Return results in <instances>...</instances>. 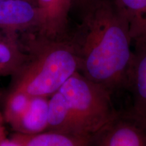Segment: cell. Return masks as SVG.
<instances>
[{"instance_id":"obj_8","label":"cell","mask_w":146,"mask_h":146,"mask_svg":"<svg viewBox=\"0 0 146 146\" xmlns=\"http://www.w3.org/2000/svg\"><path fill=\"white\" fill-rule=\"evenodd\" d=\"M49 97L31 96L28 108L11 126L14 132L35 135L47 131L49 123Z\"/></svg>"},{"instance_id":"obj_3","label":"cell","mask_w":146,"mask_h":146,"mask_svg":"<svg viewBox=\"0 0 146 146\" xmlns=\"http://www.w3.org/2000/svg\"><path fill=\"white\" fill-rule=\"evenodd\" d=\"M41 36L14 77L11 89L31 96H52L79 71L80 59L72 39Z\"/></svg>"},{"instance_id":"obj_4","label":"cell","mask_w":146,"mask_h":146,"mask_svg":"<svg viewBox=\"0 0 146 146\" xmlns=\"http://www.w3.org/2000/svg\"><path fill=\"white\" fill-rule=\"evenodd\" d=\"M87 146H146V127L129 110L118 112L91 135Z\"/></svg>"},{"instance_id":"obj_16","label":"cell","mask_w":146,"mask_h":146,"mask_svg":"<svg viewBox=\"0 0 146 146\" xmlns=\"http://www.w3.org/2000/svg\"><path fill=\"white\" fill-rule=\"evenodd\" d=\"M6 94L7 92H5V91L4 92L3 89H0V104H3V101H4L5 97L6 96Z\"/></svg>"},{"instance_id":"obj_1","label":"cell","mask_w":146,"mask_h":146,"mask_svg":"<svg viewBox=\"0 0 146 146\" xmlns=\"http://www.w3.org/2000/svg\"><path fill=\"white\" fill-rule=\"evenodd\" d=\"M82 20L79 33L72 39L79 56L78 72L111 95L127 89L133 41L114 1L100 0Z\"/></svg>"},{"instance_id":"obj_17","label":"cell","mask_w":146,"mask_h":146,"mask_svg":"<svg viewBox=\"0 0 146 146\" xmlns=\"http://www.w3.org/2000/svg\"><path fill=\"white\" fill-rule=\"evenodd\" d=\"M29 1H33V2H34V3H35V4H36V0H29Z\"/></svg>"},{"instance_id":"obj_13","label":"cell","mask_w":146,"mask_h":146,"mask_svg":"<svg viewBox=\"0 0 146 146\" xmlns=\"http://www.w3.org/2000/svg\"><path fill=\"white\" fill-rule=\"evenodd\" d=\"M100 0H72V10L76 9L82 14V18L95 8Z\"/></svg>"},{"instance_id":"obj_10","label":"cell","mask_w":146,"mask_h":146,"mask_svg":"<svg viewBox=\"0 0 146 146\" xmlns=\"http://www.w3.org/2000/svg\"><path fill=\"white\" fill-rule=\"evenodd\" d=\"M12 137L22 146H87L90 136L47 131L35 135L14 133Z\"/></svg>"},{"instance_id":"obj_7","label":"cell","mask_w":146,"mask_h":146,"mask_svg":"<svg viewBox=\"0 0 146 146\" xmlns=\"http://www.w3.org/2000/svg\"><path fill=\"white\" fill-rule=\"evenodd\" d=\"M127 89L133 98L129 112L146 127V44L134 45Z\"/></svg>"},{"instance_id":"obj_9","label":"cell","mask_w":146,"mask_h":146,"mask_svg":"<svg viewBox=\"0 0 146 146\" xmlns=\"http://www.w3.org/2000/svg\"><path fill=\"white\" fill-rule=\"evenodd\" d=\"M127 22L133 44H146V0H113Z\"/></svg>"},{"instance_id":"obj_12","label":"cell","mask_w":146,"mask_h":146,"mask_svg":"<svg viewBox=\"0 0 146 146\" xmlns=\"http://www.w3.org/2000/svg\"><path fill=\"white\" fill-rule=\"evenodd\" d=\"M31 96L25 91L10 89L3 101V117L5 123L12 126L28 108Z\"/></svg>"},{"instance_id":"obj_11","label":"cell","mask_w":146,"mask_h":146,"mask_svg":"<svg viewBox=\"0 0 146 146\" xmlns=\"http://www.w3.org/2000/svg\"><path fill=\"white\" fill-rule=\"evenodd\" d=\"M26 57L18 47L16 37H0V76L13 77L23 66Z\"/></svg>"},{"instance_id":"obj_6","label":"cell","mask_w":146,"mask_h":146,"mask_svg":"<svg viewBox=\"0 0 146 146\" xmlns=\"http://www.w3.org/2000/svg\"><path fill=\"white\" fill-rule=\"evenodd\" d=\"M37 8L29 0H0V31L16 37L19 32L36 27Z\"/></svg>"},{"instance_id":"obj_5","label":"cell","mask_w":146,"mask_h":146,"mask_svg":"<svg viewBox=\"0 0 146 146\" xmlns=\"http://www.w3.org/2000/svg\"><path fill=\"white\" fill-rule=\"evenodd\" d=\"M36 30L40 36L52 39L66 38L72 0H36Z\"/></svg>"},{"instance_id":"obj_14","label":"cell","mask_w":146,"mask_h":146,"mask_svg":"<svg viewBox=\"0 0 146 146\" xmlns=\"http://www.w3.org/2000/svg\"><path fill=\"white\" fill-rule=\"evenodd\" d=\"M0 146H22L16 140L11 137H8L5 130L0 133Z\"/></svg>"},{"instance_id":"obj_15","label":"cell","mask_w":146,"mask_h":146,"mask_svg":"<svg viewBox=\"0 0 146 146\" xmlns=\"http://www.w3.org/2000/svg\"><path fill=\"white\" fill-rule=\"evenodd\" d=\"M4 120H3V117L2 113L0 112V133L2 132L3 131L5 130L4 127Z\"/></svg>"},{"instance_id":"obj_2","label":"cell","mask_w":146,"mask_h":146,"mask_svg":"<svg viewBox=\"0 0 146 146\" xmlns=\"http://www.w3.org/2000/svg\"><path fill=\"white\" fill-rule=\"evenodd\" d=\"M111 96L76 72L50 97L46 131L91 136L117 114Z\"/></svg>"}]
</instances>
